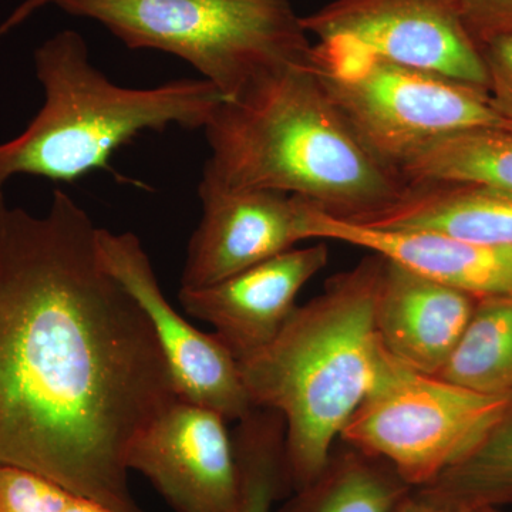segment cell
Instances as JSON below:
<instances>
[{"instance_id": "obj_23", "label": "cell", "mask_w": 512, "mask_h": 512, "mask_svg": "<svg viewBox=\"0 0 512 512\" xmlns=\"http://www.w3.org/2000/svg\"><path fill=\"white\" fill-rule=\"evenodd\" d=\"M487 92L495 111L512 127V35L497 37L480 47Z\"/></svg>"}, {"instance_id": "obj_11", "label": "cell", "mask_w": 512, "mask_h": 512, "mask_svg": "<svg viewBox=\"0 0 512 512\" xmlns=\"http://www.w3.org/2000/svg\"><path fill=\"white\" fill-rule=\"evenodd\" d=\"M202 215L188 244L181 288H201L305 241L311 202L284 192L227 187L201 178Z\"/></svg>"}, {"instance_id": "obj_12", "label": "cell", "mask_w": 512, "mask_h": 512, "mask_svg": "<svg viewBox=\"0 0 512 512\" xmlns=\"http://www.w3.org/2000/svg\"><path fill=\"white\" fill-rule=\"evenodd\" d=\"M329 262L325 242L289 251L201 288H181L184 311L214 326L235 359L244 360L278 336L296 298Z\"/></svg>"}, {"instance_id": "obj_10", "label": "cell", "mask_w": 512, "mask_h": 512, "mask_svg": "<svg viewBox=\"0 0 512 512\" xmlns=\"http://www.w3.org/2000/svg\"><path fill=\"white\" fill-rule=\"evenodd\" d=\"M222 414L177 397L128 447L140 471L177 512H238L234 440Z\"/></svg>"}, {"instance_id": "obj_7", "label": "cell", "mask_w": 512, "mask_h": 512, "mask_svg": "<svg viewBox=\"0 0 512 512\" xmlns=\"http://www.w3.org/2000/svg\"><path fill=\"white\" fill-rule=\"evenodd\" d=\"M511 400L419 372L380 342L372 386L339 440L383 458L420 488L467 453Z\"/></svg>"}, {"instance_id": "obj_27", "label": "cell", "mask_w": 512, "mask_h": 512, "mask_svg": "<svg viewBox=\"0 0 512 512\" xmlns=\"http://www.w3.org/2000/svg\"><path fill=\"white\" fill-rule=\"evenodd\" d=\"M487 512H504V511L498 510V508H487Z\"/></svg>"}, {"instance_id": "obj_24", "label": "cell", "mask_w": 512, "mask_h": 512, "mask_svg": "<svg viewBox=\"0 0 512 512\" xmlns=\"http://www.w3.org/2000/svg\"><path fill=\"white\" fill-rule=\"evenodd\" d=\"M57 0H25L22 5L13 10L5 22L0 25V37L8 35L10 30L18 28L26 19H29L37 10L45 8L47 5H55Z\"/></svg>"}, {"instance_id": "obj_22", "label": "cell", "mask_w": 512, "mask_h": 512, "mask_svg": "<svg viewBox=\"0 0 512 512\" xmlns=\"http://www.w3.org/2000/svg\"><path fill=\"white\" fill-rule=\"evenodd\" d=\"M464 29L478 47L512 35V0H451Z\"/></svg>"}, {"instance_id": "obj_1", "label": "cell", "mask_w": 512, "mask_h": 512, "mask_svg": "<svg viewBox=\"0 0 512 512\" xmlns=\"http://www.w3.org/2000/svg\"><path fill=\"white\" fill-rule=\"evenodd\" d=\"M147 316L62 190L42 217L0 200V464L113 512L138 434L177 399Z\"/></svg>"}, {"instance_id": "obj_19", "label": "cell", "mask_w": 512, "mask_h": 512, "mask_svg": "<svg viewBox=\"0 0 512 512\" xmlns=\"http://www.w3.org/2000/svg\"><path fill=\"white\" fill-rule=\"evenodd\" d=\"M437 376L473 392L512 396V293L478 299L463 338Z\"/></svg>"}, {"instance_id": "obj_13", "label": "cell", "mask_w": 512, "mask_h": 512, "mask_svg": "<svg viewBox=\"0 0 512 512\" xmlns=\"http://www.w3.org/2000/svg\"><path fill=\"white\" fill-rule=\"evenodd\" d=\"M305 239L365 248L414 274L477 298L512 293V248L490 247L424 229L369 227L309 207Z\"/></svg>"}, {"instance_id": "obj_26", "label": "cell", "mask_w": 512, "mask_h": 512, "mask_svg": "<svg viewBox=\"0 0 512 512\" xmlns=\"http://www.w3.org/2000/svg\"><path fill=\"white\" fill-rule=\"evenodd\" d=\"M63 512H113L82 495L70 494Z\"/></svg>"}, {"instance_id": "obj_17", "label": "cell", "mask_w": 512, "mask_h": 512, "mask_svg": "<svg viewBox=\"0 0 512 512\" xmlns=\"http://www.w3.org/2000/svg\"><path fill=\"white\" fill-rule=\"evenodd\" d=\"M414 491L448 510H503L512 505V400L467 453Z\"/></svg>"}, {"instance_id": "obj_18", "label": "cell", "mask_w": 512, "mask_h": 512, "mask_svg": "<svg viewBox=\"0 0 512 512\" xmlns=\"http://www.w3.org/2000/svg\"><path fill=\"white\" fill-rule=\"evenodd\" d=\"M406 183L483 185L512 194V131H463L440 138L400 167Z\"/></svg>"}, {"instance_id": "obj_8", "label": "cell", "mask_w": 512, "mask_h": 512, "mask_svg": "<svg viewBox=\"0 0 512 512\" xmlns=\"http://www.w3.org/2000/svg\"><path fill=\"white\" fill-rule=\"evenodd\" d=\"M302 23L318 45L353 47L487 90L480 47L451 0H332Z\"/></svg>"}, {"instance_id": "obj_16", "label": "cell", "mask_w": 512, "mask_h": 512, "mask_svg": "<svg viewBox=\"0 0 512 512\" xmlns=\"http://www.w3.org/2000/svg\"><path fill=\"white\" fill-rule=\"evenodd\" d=\"M413 490L392 464L338 440L315 480L276 512H393Z\"/></svg>"}, {"instance_id": "obj_20", "label": "cell", "mask_w": 512, "mask_h": 512, "mask_svg": "<svg viewBox=\"0 0 512 512\" xmlns=\"http://www.w3.org/2000/svg\"><path fill=\"white\" fill-rule=\"evenodd\" d=\"M285 420L281 413L254 407L232 433L239 474L238 512H274L291 493L285 471Z\"/></svg>"}, {"instance_id": "obj_4", "label": "cell", "mask_w": 512, "mask_h": 512, "mask_svg": "<svg viewBox=\"0 0 512 512\" xmlns=\"http://www.w3.org/2000/svg\"><path fill=\"white\" fill-rule=\"evenodd\" d=\"M35 70L45 101L19 136L0 144V200L16 175L72 184L94 171L111 173L116 151L141 134L204 128L224 100L204 79L153 89L119 86L94 66L86 40L74 30L37 47Z\"/></svg>"}, {"instance_id": "obj_3", "label": "cell", "mask_w": 512, "mask_h": 512, "mask_svg": "<svg viewBox=\"0 0 512 512\" xmlns=\"http://www.w3.org/2000/svg\"><path fill=\"white\" fill-rule=\"evenodd\" d=\"M384 264L383 256L367 255L332 276L320 295L296 306L268 346L238 362L254 407L284 417L291 493L322 471L372 386L380 349L375 309Z\"/></svg>"}, {"instance_id": "obj_6", "label": "cell", "mask_w": 512, "mask_h": 512, "mask_svg": "<svg viewBox=\"0 0 512 512\" xmlns=\"http://www.w3.org/2000/svg\"><path fill=\"white\" fill-rule=\"evenodd\" d=\"M313 69L363 146L396 171L440 138L512 131L487 90L441 74L342 45H316Z\"/></svg>"}, {"instance_id": "obj_15", "label": "cell", "mask_w": 512, "mask_h": 512, "mask_svg": "<svg viewBox=\"0 0 512 512\" xmlns=\"http://www.w3.org/2000/svg\"><path fill=\"white\" fill-rule=\"evenodd\" d=\"M363 225L424 229L476 244L512 248V194L476 184L407 183L392 207Z\"/></svg>"}, {"instance_id": "obj_2", "label": "cell", "mask_w": 512, "mask_h": 512, "mask_svg": "<svg viewBox=\"0 0 512 512\" xmlns=\"http://www.w3.org/2000/svg\"><path fill=\"white\" fill-rule=\"evenodd\" d=\"M204 131L210 158L202 177L296 195L339 220H373L407 185L363 146L313 63L272 74L222 100Z\"/></svg>"}, {"instance_id": "obj_9", "label": "cell", "mask_w": 512, "mask_h": 512, "mask_svg": "<svg viewBox=\"0 0 512 512\" xmlns=\"http://www.w3.org/2000/svg\"><path fill=\"white\" fill-rule=\"evenodd\" d=\"M101 259L110 274L136 299L147 316L181 399L208 407L228 421L252 409L238 360L215 333H204L184 319L165 299L156 272L140 239L131 232L99 228Z\"/></svg>"}, {"instance_id": "obj_14", "label": "cell", "mask_w": 512, "mask_h": 512, "mask_svg": "<svg viewBox=\"0 0 512 512\" xmlns=\"http://www.w3.org/2000/svg\"><path fill=\"white\" fill-rule=\"evenodd\" d=\"M478 299L386 259L376 299L377 336L404 365L437 376L463 338Z\"/></svg>"}, {"instance_id": "obj_21", "label": "cell", "mask_w": 512, "mask_h": 512, "mask_svg": "<svg viewBox=\"0 0 512 512\" xmlns=\"http://www.w3.org/2000/svg\"><path fill=\"white\" fill-rule=\"evenodd\" d=\"M70 494L49 478L0 464V512H63Z\"/></svg>"}, {"instance_id": "obj_25", "label": "cell", "mask_w": 512, "mask_h": 512, "mask_svg": "<svg viewBox=\"0 0 512 512\" xmlns=\"http://www.w3.org/2000/svg\"><path fill=\"white\" fill-rule=\"evenodd\" d=\"M393 512H487V510L478 511H457L448 510V508L439 507V505L430 503V501L421 498L416 491H410L406 497L397 504Z\"/></svg>"}, {"instance_id": "obj_5", "label": "cell", "mask_w": 512, "mask_h": 512, "mask_svg": "<svg viewBox=\"0 0 512 512\" xmlns=\"http://www.w3.org/2000/svg\"><path fill=\"white\" fill-rule=\"evenodd\" d=\"M55 5L100 23L130 49L180 57L224 100L315 59L292 0H57Z\"/></svg>"}]
</instances>
